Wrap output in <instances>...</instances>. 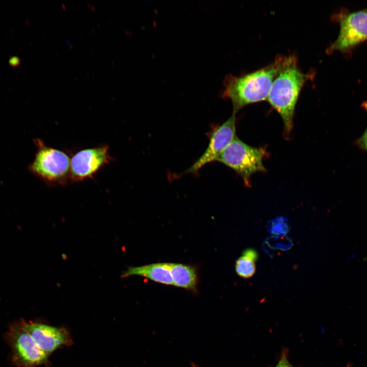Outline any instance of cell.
Segmentation results:
<instances>
[{
	"label": "cell",
	"instance_id": "5b68a950",
	"mask_svg": "<svg viewBox=\"0 0 367 367\" xmlns=\"http://www.w3.org/2000/svg\"><path fill=\"white\" fill-rule=\"evenodd\" d=\"M14 362L20 367H37L48 362V356L27 331L24 321L11 326L7 334Z\"/></svg>",
	"mask_w": 367,
	"mask_h": 367
},
{
	"label": "cell",
	"instance_id": "e0dca14e",
	"mask_svg": "<svg viewBox=\"0 0 367 367\" xmlns=\"http://www.w3.org/2000/svg\"><path fill=\"white\" fill-rule=\"evenodd\" d=\"M346 367H351V366L350 365H349V364H348V365H347V366H346Z\"/></svg>",
	"mask_w": 367,
	"mask_h": 367
},
{
	"label": "cell",
	"instance_id": "8992f818",
	"mask_svg": "<svg viewBox=\"0 0 367 367\" xmlns=\"http://www.w3.org/2000/svg\"><path fill=\"white\" fill-rule=\"evenodd\" d=\"M106 144L82 149L71 156L70 180L82 181L93 177L113 159Z\"/></svg>",
	"mask_w": 367,
	"mask_h": 367
},
{
	"label": "cell",
	"instance_id": "52a82bcc",
	"mask_svg": "<svg viewBox=\"0 0 367 367\" xmlns=\"http://www.w3.org/2000/svg\"><path fill=\"white\" fill-rule=\"evenodd\" d=\"M235 132L236 117L235 114L232 113L226 121L213 132L206 149L186 173L197 172L206 164L218 161L223 151L236 137Z\"/></svg>",
	"mask_w": 367,
	"mask_h": 367
},
{
	"label": "cell",
	"instance_id": "6da1fadb",
	"mask_svg": "<svg viewBox=\"0 0 367 367\" xmlns=\"http://www.w3.org/2000/svg\"><path fill=\"white\" fill-rule=\"evenodd\" d=\"M286 58L278 56L270 64L252 72L225 76L221 96L231 100L233 114L248 104L267 99L273 82Z\"/></svg>",
	"mask_w": 367,
	"mask_h": 367
},
{
	"label": "cell",
	"instance_id": "9c48e42d",
	"mask_svg": "<svg viewBox=\"0 0 367 367\" xmlns=\"http://www.w3.org/2000/svg\"><path fill=\"white\" fill-rule=\"evenodd\" d=\"M25 328L41 350L48 356L61 347L72 342L68 331L45 324L24 321Z\"/></svg>",
	"mask_w": 367,
	"mask_h": 367
},
{
	"label": "cell",
	"instance_id": "277c9868",
	"mask_svg": "<svg viewBox=\"0 0 367 367\" xmlns=\"http://www.w3.org/2000/svg\"><path fill=\"white\" fill-rule=\"evenodd\" d=\"M268 153L264 148L251 146L237 136L226 147L218 161L236 172L246 186L250 177L257 172H266L263 160Z\"/></svg>",
	"mask_w": 367,
	"mask_h": 367
},
{
	"label": "cell",
	"instance_id": "9a60e30c",
	"mask_svg": "<svg viewBox=\"0 0 367 367\" xmlns=\"http://www.w3.org/2000/svg\"><path fill=\"white\" fill-rule=\"evenodd\" d=\"M244 255H246L250 258H251L252 259H254V260L256 259L257 257V254L255 251H254L253 250L248 249L245 251L244 253Z\"/></svg>",
	"mask_w": 367,
	"mask_h": 367
},
{
	"label": "cell",
	"instance_id": "ba28073f",
	"mask_svg": "<svg viewBox=\"0 0 367 367\" xmlns=\"http://www.w3.org/2000/svg\"><path fill=\"white\" fill-rule=\"evenodd\" d=\"M340 30L330 50L345 51L367 39V12L359 11L343 16Z\"/></svg>",
	"mask_w": 367,
	"mask_h": 367
},
{
	"label": "cell",
	"instance_id": "2e32d148",
	"mask_svg": "<svg viewBox=\"0 0 367 367\" xmlns=\"http://www.w3.org/2000/svg\"><path fill=\"white\" fill-rule=\"evenodd\" d=\"M192 367H199L196 364H194V363H192Z\"/></svg>",
	"mask_w": 367,
	"mask_h": 367
},
{
	"label": "cell",
	"instance_id": "3957f363",
	"mask_svg": "<svg viewBox=\"0 0 367 367\" xmlns=\"http://www.w3.org/2000/svg\"><path fill=\"white\" fill-rule=\"evenodd\" d=\"M35 158L29 170L49 186H61L70 180L71 157L65 151L46 145L36 139Z\"/></svg>",
	"mask_w": 367,
	"mask_h": 367
},
{
	"label": "cell",
	"instance_id": "7a4b0ae2",
	"mask_svg": "<svg viewBox=\"0 0 367 367\" xmlns=\"http://www.w3.org/2000/svg\"><path fill=\"white\" fill-rule=\"evenodd\" d=\"M314 77V72H303L298 65L297 57L287 56L282 67L275 77L267 101L281 116L284 132L288 137L293 127L296 104L305 83Z\"/></svg>",
	"mask_w": 367,
	"mask_h": 367
},
{
	"label": "cell",
	"instance_id": "8fae6325",
	"mask_svg": "<svg viewBox=\"0 0 367 367\" xmlns=\"http://www.w3.org/2000/svg\"><path fill=\"white\" fill-rule=\"evenodd\" d=\"M170 271L174 286L194 291L196 290L198 276L194 266L170 263Z\"/></svg>",
	"mask_w": 367,
	"mask_h": 367
},
{
	"label": "cell",
	"instance_id": "7c38bea8",
	"mask_svg": "<svg viewBox=\"0 0 367 367\" xmlns=\"http://www.w3.org/2000/svg\"><path fill=\"white\" fill-rule=\"evenodd\" d=\"M235 271L241 277L248 278L252 277L255 272L254 260L243 255L236 261Z\"/></svg>",
	"mask_w": 367,
	"mask_h": 367
},
{
	"label": "cell",
	"instance_id": "30bf717a",
	"mask_svg": "<svg viewBox=\"0 0 367 367\" xmlns=\"http://www.w3.org/2000/svg\"><path fill=\"white\" fill-rule=\"evenodd\" d=\"M140 276L165 285H173L170 271V263H156L137 267H129L121 275L122 278Z\"/></svg>",
	"mask_w": 367,
	"mask_h": 367
},
{
	"label": "cell",
	"instance_id": "4fadbf2b",
	"mask_svg": "<svg viewBox=\"0 0 367 367\" xmlns=\"http://www.w3.org/2000/svg\"><path fill=\"white\" fill-rule=\"evenodd\" d=\"M289 230L287 220L282 217H277L269 224L270 232L276 235H284Z\"/></svg>",
	"mask_w": 367,
	"mask_h": 367
},
{
	"label": "cell",
	"instance_id": "5bb4252c",
	"mask_svg": "<svg viewBox=\"0 0 367 367\" xmlns=\"http://www.w3.org/2000/svg\"><path fill=\"white\" fill-rule=\"evenodd\" d=\"M275 367H294L287 358V350H283L280 359Z\"/></svg>",
	"mask_w": 367,
	"mask_h": 367
}]
</instances>
